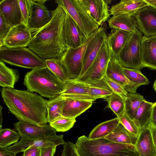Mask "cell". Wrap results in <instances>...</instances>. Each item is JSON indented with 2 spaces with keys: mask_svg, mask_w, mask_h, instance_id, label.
Instances as JSON below:
<instances>
[{
  "mask_svg": "<svg viewBox=\"0 0 156 156\" xmlns=\"http://www.w3.org/2000/svg\"><path fill=\"white\" fill-rule=\"evenodd\" d=\"M49 22L32 34L28 48L41 58L61 59L68 49L63 37L66 12L60 5L51 11Z\"/></svg>",
  "mask_w": 156,
  "mask_h": 156,
  "instance_id": "cell-1",
  "label": "cell"
},
{
  "mask_svg": "<svg viewBox=\"0 0 156 156\" xmlns=\"http://www.w3.org/2000/svg\"><path fill=\"white\" fill-rule=\"evenodd\" d=\"M1 95L9 112L20 121L47 124L46 101L41 95L28 90L3 88Z\"/></svg>",
  "mask_w": 156,
  "mask_h": 156,
  "instance_id": "cell-2",
  "label": "cell"
},
{
  "mask_svg": "<svg viewBox=\"0 0 156 156\" xmlns=\"http://www.w3.org/2000/svg\"><path fill=\"white\" fill-rule=\"evenodd\" d=\"M75 144L80 156H139L135 145L117 143L104 138L90 140L83 135Z\"/></svg>",
  "mask_w": 156,
  "mask_h": 156,
  "instance_id": "cell-3",
  "label": "cell"
},
{
  "mask_svg": "<svg viewBox=\"0 0 156 156\" xmlns=\"http://www.w3.org/2000/svg\"><path fill=\"white\" fill-rule=\"evenodd\" d=\"M65 82L59 79L47 67L32 69L24 76L23 84L27 90L51 99L60 95Z\"/></svg>",
  "mask_w": 156,
  "mask_h": 156,
  "instance_id": "cell-4",
  "label": "cell"
},
{
  "mask_svg": "<svg viewBox=\"0 0 156 156\" xmlns=\"http://www.w3.org/2000/svg\"><path fill=\"white\" fill-rule=\"evenodd\" d=\"M45 59L29 48H0V61L11 65L33 69L46 67Z\"/></svg>",
  "mask_w": 156,
  "mask_h": 156,
  "instance_id": "cell-5",
  "label": "cell"
},
{
  "mask_svg": "<svg viewBox=\"0 0 156 156\" xmlns=\"http://www.w3.org/2000/svg\"><path fill=\"white\" fill-rule=\"evenodd\" d=\"M55 2L69 15L87 37L99 28L78 0H57Z\"/></svg>",
  "mask_w": 156,
  "mask_h": 156,
  "instance_id": "cell-6",
  "label": "cell"
},
{
  "mask_svg": "<svg viewBox=\"0 0 156 156\" xmlns=\"http://www.w3.org/2000/svg\"><path fill=\"white\" fill-rule=\"evenodd\" d=\"M143 34L137 29L132 33L116 59L123 67L142 69L141 44Z\"/></svg>",
  "mask_w": 156,
  "mask_h": 156,
  "instance_id": "cell-7",
  "label": "cell"
},
{
  "mask_svg": "<svg viewBox=\"0 0 156 156\" xmlns=\"http://www.w3.org/2000/svg\"><path fill=\"white\" fill-rule=\"evenodd\" d=\"M101 28L100 27L90 35L81 46L75 48H68L61 58L66 67L69 80H76L79 77L83 69L87 46Z\"/></svg>",
  "mask_w": 156,
  "mask_h": 156,
  "instance_id": "cell-8",
  "label": "cell"
},
{
  "mask_svg": "<svg viewBox=\"0 0 156 156\" xmlns=\"http://www.w3.org/2000/svg\"><path fill=\"white\" fill-rule=\"evenodd\" d=\"M111 58L108 45L106 41L85 73L81 77L75 80L90 84L102 80L106 75Z\"/></svg>",
  "mask_w": 156,
  "mask_h": 156,
  "instance_id": "cell-9",
  "label": "cell"
},
{
  "mask_svg": "<svg viewBox=\"0 0 156 156\" xmlns=\"http://www.w3.org/2000/svg\"><path fill=\"white\" fill-rule=\"evenodd\" d=\"M63 135H55L34 138L21 137L20 141L7 147L15 154L30 148L57 146L65 143Z\"/></svg>",
  "mask_w": 156,
  "mask_h": 156,
  "instance_id": "cell-10",
  "label": "cell"
},
{
  "mask_svg": "<svg viewBox=\"0 0 156 156\" xmlns=\"http://www.w3.org/2000/svg\"><path fill=\"white\" fill-rule=\"evenodd\" d=\"M46 0H30L27 27L31 32L42 28L51 21V11L44 5Z\"/></svg>",
  "mask_w": 156,
  "mask_h": 156,
  "instance_id": "cell-11",
  "label": "cell"
},
{
  "mask_svg": "<svg viewBox=\"0 0 156 156\" xmlns=\"http://www.w3.org/2000/svg\"><path fill=\"white\" fill-rule=\"evenodd\" d=\"M137 29L146 37L156 35V8L149 5L136 11L134 15Z\"/></svg>",
  "mask_w": 156,
  "mask_h": 156,
  "instance_id": "cell-12",
  "label": "cell"
},
{
  "mask_svg": "<svg viewBox=\"0 0 156 156\" xmlns=\"http://www.w3.org/2000/svg\"><path fill=\"white\" fill-rule=\"evenodd\" d=\"M66 12L63 29L64 40L68 48H76L83 44L88 37L69 15Z\"/></svg>",
  "mask_w": 156,
  "mask_h": 156,
  "instance_id": "cell-13",
  "label": "cell"
},
{
  "mask_svg": "<svg viewBox=\"0 0 156 156\" xmlns=\"http://www.w3.org/2000/svg\"><path fill=\"white\" fill-rule=\"evenodd\" d=\"M87 13L99 26L110 15L109 7L106 0H78Z\"/></svg>",
  "mask_w": 156,
  "mask_h": 156,
  "instance_id": "cell-14",
  "label": "cell"
},
{
  "mask_svg": "<svg viewBox=\"0 0 156 156\" xmlns=\"http://www.w3.org/2000/svg\"><path fill=\"white\" fill-rule=\"evenodd\" d=\"M31 32L22 23L12 27L4 42L7 48L25 47L28 46L32 38Z\"/></svg>",
  "mask_w": 156,
  "mask_h": 156,
  "instance_id": "cell-15",
  "label": "cell"
},
{
  "mask_svg": "<svg viewBox=\"0 0 156 156\" xmlns=\"http://www.w3.org/2000/svg\"><path fill=\"white\" fill-rule=\"evenodd\" d=\"M90 84L76 80H69L65 82L60 94L64 98H71L94 102L96 100L89 96Z\"/></svg>",
  "mask_w": 156,
  "mask_h": 156,
  "instance_id": "cell-16",
  "label": "cell"
},
{
  "mask_svg": "<svg viewBox=\"0 0 156 156\" xmlns=\"http://www.w3.org/2000/svg\"><path fill=\"white\" fill-rule=\"evenodd\" d=\"M21 136L34 138L55 135L56 131L50 125H39L19 121L14 124Z\"/></svg>",
  "mask_w": 156,
  "mask_h": 156,
  "instance_id": "cell-17",
  "label": "cell"
},
{
  "mask_svg": "<svg viewBox=\"0 0 156 156\" xmlns=\"http://www.w3.org/2000/svg\"><path fill=\"white\" fill-rule=\"evenodd\" d=\"M107 39V35L105 29L101 27V30L87 46L83 59V69L77 79L82 76L87 71Z\"/></svg>",
  "mask_w": 156,
  "mask_h": 156,
  "instance_id": "cell-18",
  "label": "cell"
},
{
  "mask_svg": "<svg viewBox=\"0 0 156 156\" xmlns=\"http://www.w3.org/2000/svg\"><path fill=\"white\" fill-rule=\"evenodd\" d=\"M123 68L115 58L111 56L105 75L121 84L128 92L136 93L139 87L130 82L126 78L123 73Z\"/></svg>",
  "mask_w": 156,
  "mask_h": 156,
  "instance_id": "cell-19",
  "label": "cell"
},
{
  "mask_svg": "<svg viewBox=\"0 0 156 156\" xmlns=\"http://www.w3.org/2000/svg\"><path fill=\"white\" fill-rule=\"evenodd\" d=\"M142 68L156 70V35L143 36L141 44Z\"/></svg>",
  "mask_w": 156,
  "mask_h": 156,
  "instance_id": "cell-20",
  "label": "cell"
},
{
  "mask_svg": "<svg viewBox=\"0 0 156 156\" xmlns=\"http://www.w3.org/2000/svg\"><path fill=\"white\" fill-rule=\"evenodd\" d=\"M0 12L11 27L21 23V15L18 0H2Z\"/></svg>",
  "mask_w": 156,
  "mask_h": 156,
  "instance_id": "cell-21",
  "label": "cell"
},
{
  "mask_svg": "<svg viewBox=\"0 0 156 156\" xmlns=\"http://www.w3.org/2000/svg\"><path fill=\"white\" fill-rule=\"evenodd\" d=\"M132 33L118 29H113L107 36L111 56L116 58Z\"/></svg>",
  "mask_w": 156,
  "mask_h": 156,
  "instance_id": "cell-22",
  "label": "cell"
},
{
  "mask_svg": "<svg viewBox=\"0 0 156 156\" xmlns=\"http://www.w3.org/2000/svg\"><path fill=\"white\" fill-rule=\"evenodd\" d=\"M135 146L139 156L156 155V148L148 126L141 130Z\"/></svg>",
  "mask_w": 156,
  "mask_h": 156,
  "instance_id": "cell-23",
  "label": "cell"
},
{
  "mask_svg": "<svg viewBox=\"0 0 156 156\" xmlns=\"http://www.w3.org/2000/svg\"><path fill=\"white\" fill-rule=\"evenodd\" d=\"M62 116L75 119L90 108L93 102L71 98H64Z\"/></svg>",
  "mask_w": 156,
  "mask_h": 156,
  "instance_id": "cell-24",
  "label": "cell"
},
{
  "mask_svg": "<svg viewBox=\"0 0 156 156\" xmlns=\"http://www.w3.org/2000/svg\"><path fill=\"white\" fill-rule=\"evenodd\" d=\"M108 22L109 27L112 29H118L131 33L135 32L137 29V22L134 15H113Z\"/></svg>",
  "mask_w": 156,
  "mask_h": 156,
  "instance_id": "cell-25",
  "label": "cell"
},
{
  "mask_svg": "<svg viewBox=\"0 0 156 156\" xmlns=\"http://www.w3.org/2000/svg\"><path fill=\"white\" fill-rule=\"evenodd\" d=\"M148 5L145 0H121L111 7L109 12L113 16L124 14L134 15L138 10Z\"/></svg>",
  "mask_w": 156,
  "mask_h": 156,
  "instance_id": "cell-26",
  "label": "cell"
},
{
  "mask_svg": "<svg viewBox=\"0 0 156 156\" xmlns=\"http://www.w3.org/2000/svg\"><path fill=\"white\" fill-rule=\"evenodd\" d=\"M137 137L119 123L115 130L104 138L117 143L135 145Z\"/></svg>",
  "mask_w": 156,
  "mask_h": 156,
  "instance_id": "cell-27",
  "label": "cell"
},
{
  "mask_svg": "<svg viewBox=\"0 0 156 156\" xmlns=\"http://www.w3.org/2000/svg\"><path fill=\"white\" fill-rule=\"evenodd\" d=\"M119 123V118L117 117L102 122L91 130L88 137L90 140L104 138L112 133Z\"/></svg>",
  "mask_w": 156,
  "mask_h": 156,
  "instance_id": "cell-28",
  "label": "cell"
},
{
  "mask_svg": "<svg viewBox=\"0 0 156 156\" xmlns=\"http://www.w3.org/2000/svg\"><path fill=\"white\" fill-rule=\"evenodd\" d=\"M16 69L10 68L0 61V86L3 88H14L20 77Z\"/></svg>",
  "mask_w": 156,
  "mask_h": 156,
  "instance_id": "cell-29",
  "label": "cell"
},
{
  "mask_svg": "<svg viewBox=\"0 0 156 156\" xmlns=\"http://www.w3.org/2000/svg\"><path fill=\"white\" fill-rule=\"evenodd\" d=\"M153 104L145 100L143 101L133 120L141 130L147 127L150 123Z\"/></svg>",
  "mask_w": 156,
  "mask_h": 156,
  "instance_id": "cell-30",
  "label": "cell"
},
{
  "mask_svg": "<svg viewBox=\"0 0 156 156\" xmlns=\"http://www.w3.org/2000/svg\"><path fill=\"white\" fill-rule=\"evenodd\" d=\"M65 98L60 95L46 101L47 120L49 123L62 116Z\"/></svg>",
  "mask_w": 156,
  "mask_h": 156,
  "instance_id": "cell-31",
  "label": "cell"
},
{
  "mask_svg": "<svg viewBox=\"0 0 156 156\" xmlns=\"http://www.w3.org/2000/svg\"><path fill=\"white\" fill-rule=\"evenodd\" d=\"M145 99L139 94L128 93L125 99V112L133 120L142 102Z\"/></svg>",
  "mask_w": 156,
  "mask_h": 156,
  "instance_id": "cell-32",
  "label": "cell"
},
{
  "mask_svg": "<svg viewBox=\"0 0 156 156\" xmlns=\"http://www.w3.org/2000/svg\"><path fill=\"white\" fill-rule=\"evenodd\" d=\"M45 62L46 67L61 80L65 82L69 80L66 67L61 59H47Z\"/></svg>",
  "mask_w": 156,
  "mask_h": 156,
  "instance_id": "cell-33",
  "label": "cell"
},
{
  "mask_svg": "<svg viewBox=\"0 0 156 156\" xmlns=\"http://www.w3.org/2000/svg\"><path fill=\"white\" fill-rule=\"evenodd\" d=\"M89 84L88 95L95 100L99 98L104 99L113 93L103 78L97 82Z\"/></svg>",
  "mask_w": 156,
  "mask_h": 156,
  "instance_id": "cell-34",
  "label": "cell"
},
{
  "mask_svg": "<svg viewBox=\"0 0 156 156\" xmlns=\"http://www.w3.org/2000/svg\"><path fill=\"white\" fill-rule=\"evenodd\" d=\"M108 102L107 107L111 109L117 118L120 117L125 112V100L113 93L105 98Z\"/></svg>",
  "mask_w": 156,
  "mask_h": 156,
  "instance_id": "cell-35",
  "label": "cell"
},
{
  "mask_svg": "<svg viewBox=\"0 0 156 156\" xmlns=\"http://www.w3.org/2000/svg\"><path fill=\"white\" fill-rule=\"evenodd\" d=\"M21 135L18 132L9 128L0 129V147L6 148L18 142Z\"/></svg>",
  "mask_w": 156,
  "mask_h": 156,
  "instance_id": "cell-36",
  "label": "cell"
},
{
  "mask_svg": "<svg viewBox=\"0 0 156 156\" xmlns=\"http://www.w3.org/2000/svg\"><path fill=\"white\" fill-rule=\"evenodd\" d=\"M123 72L126 77L131 82L139 87L149 83L148 79L140 71L135 69L123 68Z\"/></svg>",
  "mask_w": 156,
  "mask_h": 156,
  "instance_id": "cell-37",
  "label": "cell"
},
{
  "mask_svg": "<svg viewBox=\"0 0 156 156\" xmlns=\"http://www.w3.org/2000/svg\"><path fill=\"white\" fill-rule=\"evenodd\" d=\"M75 119L62 116L49 123L50 125L58 132H65L70 129L76 122Z\"/></svg>",
  "mask_w": 156,
  "mask_h": 156,
  "instance_id": "cell-38",
  "label": "cell"
},
{
  "mask_svg": "<svg viewBox=\"0 0 156 156\" xmlns=\"http://www.w3.org/2000/svg\"><path fill=\"white\" fill-rule=\"evenodd\" d=\"M119 118L120 123L129 132L138 137L141 130L126 112Z\"/></svg>",
  "mask_w": 156,
  "mask_h": 156,
  "instance_id": "cell-39",
  "label": "cell"
},
{
  "mask_svg": "<svg viewBox=\"0 0 156 156\" xmlns=\"http://www.w3.org/2000/svg\"><path fill=\"white\" fill-rule=\"evenodd\" d=\"M107 84L112 92L125 99L128 92L119 83L108 78L106 75L103 78Z\"/></svg>",
  "mask_w": 156,
  "mask_h": 156,
  "instance_id": "cell-40",
  "label": "cell"
},
{
  "mask_svg": "<svg viewBox=\"0 0 156 156\" xmlns=\"http://www.w3.org/2000/svg\"><path fill=\"white\" fill-rule=\"evenodd\" d=\"M21 15V23L27 27L30 0H18Z\"/></svg>",
  "mask_w": 156,
  "mask_h": 156,
  "instance_id": "cell-41",
  "label": "cell"
},
{
  "mask_svg": "<svg viewBox=\"0 0 156 156\" xmlns=\"http://www.w3.org/2000/svg\"><path fill=\"white\" fill-rule=\"evenodd\" d=\"M12 28L6 22L0 12V48L4 46V40Z\"/></svg>",
  "mask_w": 156,
  "mask_h": 156,
  "instance_id": "cell-42",
  "label": "cell"
},
{
  "mask_svg": "<svg viewBox=\"0 0 156 156\" xmlns=\"http://www.w3.org/2000/svg\"><path fill=\"white\" fill-rule=\"evenodd\" d=\"M61 156H80L78 152L75 144L71 141H67L63 145Z\"/></svg>",
  "mask_w": 156,
  "mask_h": 156,
  "instance_id": "cell-43",
  "label": "cell"
},
{
  "mask_svg": "<svg viewBox=\"0 0 156 156\" xmlns=\"http://www.w3.org/2000/svg\"><path fill=\"white\" fill-rule=\"evenodd\" d=\"M56 147L52 146L41 148L40 156H54Z\"/></svg>",
  "mask_w": 156,
  "mask_h": 156,
  "instance_id": "cell-44",
  "label": "cell"
},
{
  "mask_svg": "<svg viewBox=\"0 0 156 156\" xmlns=\"http://www.w3.org/2000/svg\"><path fill=\"white\" fill-rule=\"evenodd\" d=\"M41 148H28L23 152L22 156H40Z\"/></svg>",
  "mask_w": 156,
  "mask_h": 156,
  "instance_id": "cell-45",
  "label": "cell"
},
{
  "mask_svg": "<svg viewBox=\"0 0 156 156\" xmlns=\"http://www.w3.org/2000/svg\"><path fill=\"white\" fill-rule=\"evenodd\" d=\"M149 124L156 127V102L153 104L152 116Z\"/></svg>",
  "mask_w": 156,
  "mask_h": 156,
  "instance_id": "cell-46",
  "label": "cell"
},
{
  "mask_svg": "<svg viewBox=\"0 0 156 156\" xmlns=\"http://www.w3.org/2000/svg\"><path fill=\"white\" fill-rule=\"evenodd\" d=\"M148 127L150 129L154 143L156 148V127L150 124H149Z\"/></svg>",
  "mask_w": 156,
  "mask_h": 156,
  "instance_id": "cell-47",
  "label": "cell"
},
{
  "mask_svg": "<svg viewBox=\"0 0 156 156\" xmlns=\"http://www.w3.org/2000/svg\"><path fill=\"white\" fill-rule=\"evenodd\" d=\"M0 156H16V155L9 151L6 148L0 147Z\"/></svg>",
  "mask_w": 156,
  "mask_h": 156,
  "instance_id": "cell-48",
  "label": "cell"
},
{
  "mask_svg": "<svg viewBox=\"0 0 156 156\" xmlns=\"http://www.w3.org/2000/svg\"><path fill=\"white\" fill-rule=\"evenodd\" d=\"M148 5L156 8V0H145Z\"/></svg>",
  "mask_w": 156,
  "mask_h": 156,
  "instance_id": "cell-49",
  "label": "cell"
},
{
  "mask_svg": "<svg viewBox=\"0 0 156 156\" xmlns=\"http://www.w3.org/2000/svg\"><path fill=\"white\" fill-rule=\"evenodd\" d=\"M2 106L1 105L0 106V129H2V123L3 122V116L2 113Z\"/></svg>",
  "mask_w": 156,
  "mask_h": 156,
  "instance_id": "cell-50",
  "label": "cell"
},
{
  "mask_svg": "<svg viewBox=\"0 0 156 156\" xmlns=\"http://www.w3.org/2000/svg\"><path fill=\"white\" fill-rule=\"evenodd\" d=\"M153 88H154V90L156 91V79L154 83Z\"/></svg>",
  "mask_w": 156,
  "mask_h": 156,
  "instance_id": "cell-51",
  "label": "cell"
},
{
  "mask_svg": "<svg viewBox=\"0 0 156 156\" xmlns=\"http://www.w3.org/2000/svg\"><path fill=\"white\" fill-rule=\"evenodd\" d=\"M155 156H156V155Z\"/></svg>",
  "mask_w": 156,
  "mask_h": 156,
  "instance_id": "cell-52",
  "label": "cell"
}]
</instances>
